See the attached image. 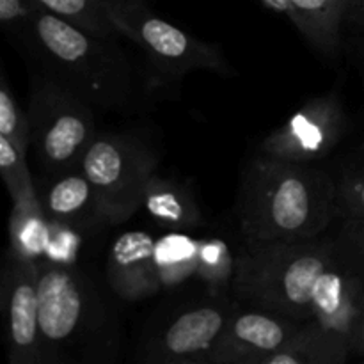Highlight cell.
I'll list each match as a JSON object with an SVG mask.
<instances>
[{
	"mask_svg": "<svg viewBox=\"0 0 364 364\" xmlns=\"http://www.w3.org/2000/svg\"><path fill=\"white\" fill-rule=\"evenodd\" d=\"M238 219L249 249L318 238L340 219L336 180L311 162L262 153L242 176Z\"/></svg>",
	"mask_w": 364,
	"mask_h": 364,
	"instance_id": "6da1fadb",
	"label": "cell"
},
{
	"mask_svg": "<svg viewBox=\"0 0 364 364\" xmlns=\"http://www.w3.org/2000/svg\"><path fill=\"white\" fill-rule=\"evenodd\" d=\"M20 34L38 57L43 75L59 80L95 109L128 110L132 107L137 82L117 36L85 31L39 7Z\"/></svg>",
	"mask_w": 364,
	"mask_h": 364,
	"instance_id": "7a4b0ae2",
	"label": "cell"
},
{
	"mask_svg": "<svg viewBox=\"0 0 364 364\" xmlns=\"http://www.w3.org/2000/svg\"><path fill=\"white\" fill-rule=\"evenodd\" d=\"M345 256L336 237L249 249L235 263V290L259 308L318 322Z\"/></svg>",
	"mask_w": 364,
	"mask_h": 364,
	"instance_id": "3957f363",
	"label": "cell"
},
{
	"mask_svg": "<svg viewBox=\"0 0 364 364\" xmlns=\"http://www.w3.org/2000/svg\"><path fill=\"white\" fill-rule=\"evenodd\" d=\"M31 148L39 167L63 174L82 167L96 137L95 107L48 75L32 78L28 102Z\"/></svg>",
	"mask_w": 364,
	"mask_h": 364,
	"instance_id": "277c9868",
	"label": "cell"
},
{
	"mask_svg": "<svg viewBox=\"0 0 364 364\" xmlns=\"http://www.w3.org/2000/svg\"><path fill=\"white\" fill-rule=\"evenodd\" d=\"M159 159L137 139L96 134L82 160V169L95 188L103 220L119 224L134 215L144 201Z\"/></svg>",
	"mask_w": 364,
	"mask_h": 364,
	"instance_id": "5b68a950",
	"label": "cell"
},
{
	"mask_svg": "<svg viewBox=\"0 0 364 364\" xmlns=\"http://www.w3.org/2000/svg\"><path fill=\"white\" fill-rule=\"evenodd\" d=\"M103 4L119 36L135 43L162 73L171 77L199 70L231 73L219 46L201 41L156 16L142 0H103Z\"/></svg>",
	"mask_w": 364,
	"mask_h": 364,
	"instance_id": "8992f818",
	"label": "cell"
},
{
	"mask_svg": "<svg viewBox=\"0 0 364 364\" xmlns=\"http://www.w3.org/2000/svg\"><path fill=\"white\" fill-rule=\"evenodd\" d=\"M39 265L11 251L2 277V315L7 359L11 364L45 363V341L39 329Z\"/></svg>",
	"mask_w": 364,
	"mask_h": 364,
	"instance_id": "52a82bcc",
	"label": "cell"
},
{
	"mask_svg": "<svg viewBox=\"0 0 364 364\" xmlns=\"http://www.w3.org/2000/svg\"><path fill=\"white\" fill-rule=\"evenodd\" d=\"M347 117L334 96H318L302 105L263 141L265 155L295 162L326 159L343 139Z\"/></svg>",
	"mask_w": 364,
	"mask_h": 364,
	"instance_id": "ba28073f",
	"label": "cell"
},
{
	"mask_svg": "<svg viewBox=\"0 0 364 364\" xmlns=\"http://www.w3.org/2000/svg\"><path fill=\"white\" fill-rule=\"evenodd\" d=\"M233 304H203L178 315L148 350L146 361L159 364H212Z\"/></svg>",
	"mask_w": 364,
	"mask_h": 364,
	"instance_id": "9c48e42d",
	"label": "cell"
},
{
	"mask_svg": "<svg viewBox=\"0 0 364 364\" xmlns=\"http://www.w3.org/2000/svg\"><path fill=\"white\" fill-rule=\"evenodd\" d=\"M302 322L272 309H235L212 364H262L291 340Z\"/></svg>",
	"mask_w": 364,
	"mask_h": 364,
	"instance_id": "30bf717a",
	"label": "cell"
},
{
	"mask_svg": "<svg viewBox=\"0 0 364 364\" xmlns=\"http://www.w3.org/2000/svg\"><path fill=\"white\" fill-rule=\"evenodd\" d=\"M39 329L45 348L66 343L85 320L87 299L82 279L63 263H38Z\"/></svg>",
	"mask_w": 364,
	"mask_h": 364,
	"instance_id": "8fae6325",
	"label": "cell"
},
{
	"mask_svg": "<svg viewBox=\"0 0 364 364\" xmlns=\"http://www.w3.org/2000/svg\"><path fill=\"white\" fill-rule=\"evenodd\" d=\"M110 288L127 301L155 295L164 284L159 244L144 231H128L110 245L107 258Z\"/></svg>",
	"mask_w": 364,
	"mask_h": 364,
	"instance_id": "7c38bea8",
	"label": "cell"
},
{
	"mask_svg": "<svg viewBox=\"0 0 364 364\" xmlns=\"http://www.w3.org/2000/svg\"><path fill=\"white\" fill-rule=\"evenodd\" d=\"M348 11L350 0H287L288 18L326 59H336L343 48Z\"/></svg>",
	"mask_w": 364,
	"mask_h": 364,
	"instance_id": "4fadbf2b",
	"label": "cell"
},
{
	"mask_svg": "<svg viewBox=\"0 0 364 364\" xmlns=\"http://www.w3.org/2000/svg\"><path fill=\"white\" fill-rule=\"evenodd\" d=\"M352 352V340L345 334L306 322L284 347L267 355L262 364H341Z\"/></svg>",
	"mask_w": 364,
	"mask_h": 364,
	"instance_id": "5bb4252c",
	"label": "cell"
},
{
	"mask_svg": "<svg viewBox=\"0 0 364 364\" xmlns=\"http://www.w3.org/2000/svg\"><path fill=\"white\" fill-rule=\"evenodd\" d=\"M39 203L50 224H73L87 213L100 217L95 188L82 167L57 174L39 196Z\"/></svg>",
	"mask_w": 364,
	"mask_h": 364,
	"instance_id": "9a60e30c",
	"label": "cell"
},
{
	"mask_svg": "<svg viewBox=\"0 0 364 364\" xmlns=\"http://www.w3.org/2000/svg\"><path fill=\"white\" fill-rule=\"evenodd\" d=\"M142 208L156 223L174 228V230L194 228L201 220V213L196 205L194 196L178 181L159 178L156 174L146 188Z\"/></svg>",
	"mask_w": 364,
	"mask_h": 364,
	"instance_id": "2e32d148",
	"label": "cell"
},
{
	"mask_svg": "<svg viewBox=\"0 0 364 364\" xmlns=\"http://www.w3.org/2000/svg\"><path fill=\"white\" fill-rule=\"evenodd\" d=\"M50 220L41 205L13 206L11 213V244L16 255L34 259L43 255L50 242Z\"/></svg>",
	"mask_w": 364,
	"mask_h": 364,
	"instance_id": "e0dca14e",
	"label": "cell"
},
{
	"mask_svg": "<svg viewBox=\"0 0 364 364\" xmlns=\"http://www.w3.org/2000/svg\"><path fill=\"white\" fill-rule=\"evenodd\" d=\"M0 173L13 199V206L41 205L28 171L27 151L6 137H0Z\"/></svg>",
	"mask_w": 364,
	"mask_h": 364,
	"instance_id": "ac0fdd59",
	"label": "cell"
},
{
	"mask_svg": "<svg viewBox=\"0 0 364 364\" xmlns=\"http://www.w3.org/2000/svg\"><path fill=\"white\" fill-rule=\"evenodd\" d=\"M39 9L71 21L85 31L103 36H119L107 14L103 0H32Z\"/></svg>",
	"mask_w": 364,
	"mask_h": 364,
	"instance_id": "d6986e66",
	"label": "cell"
},
{
	"mask_svg": "<svg viewBox=\"0 0 364 364\" xmlns=\"http://www.w3.org/2000/svg\"><path fill=\"white\" fill-rule=\"evenodd\" d=\"M0 137L9 139L13 144L28 153V148H31L28 114L23 112L18 105V100L14 98L4 77L0 84Z\"/></svg>",
	"mask_w": 364,
	"mask_h": 364,
	"instance_id": "ffe728a7",
	"label": "cell"
},
{
	"mask_svg": "<svg viewBox=\"0 0 364 364\" xmlns=\"http://www.w3.org/2000/svg\"><path fill=\"white\" fill-rule=\"evenodd\" d=\"M340 219L364 220V173H345L336 180Z\"/></svg>",
	"mask_w": 364,
	"mask_h": 364,
	"instance_id": "44dd1931",
	"label": "cell"
},
{
	"mask_svg": "<svg viewBox=\"0 0 364 364\" xmlns=\"http://www.w3.org/2000/svg\"><path fill=\"white\" fill-rule=\"evenodd\" d=\"M336 240L345 259L364 279V220L341 219Z\"/></svg>",
	"mask_w": 364,
	"mask_h": 364,
	"instance_id": "7402d4cb",
	"label": "cell"
},
{
	"mask_svg": "<svg viewBox=\"0 0 364 364\" xmlns=\"http://www.w3.org/2000/svg\"><path fill=\"white\" fill-rule=\"evenodd\" d=\"M36 6L32 0H0V21L4 27H13L20 34L34 16Z\"/></svg>",
	"mask_w": 364,
	"mask_h": 364,
	"instance_id": "603a6c76",
	"label": "cell"
},
{
	"mask_svg": "<svg viewBox=\"0 0 364 364\" xmlns=\"http://www.w3.org/2000/svg\"><path fill=\"white\" fill-rule=\"evenodd\" d=\"M350 340L354 355H361V358H364V297L361 299V304H359L354 326H352Z\"/></svg>",
	"mask_w": 364,
	"mask_h": 364,
	"instance_id": "cb8c5ba5",
	"label": "cell"
},
{
	"mask_svg": "<svg viewBox=\"0 0 364 364\" xmlns=\"http://www.w3.org/2000/svg\"><path fill=\"white\" fill-rule=\"evenodd\" d=\"M347 23L364 27V0H354V2H352Z\"/></svg>",
	"mask_w": 364,
	"mask_h": 364,
	"instance_id": "d4e9b609",
	"label": "cell"
},
{
	"mask_svg": "<svg viewBox=\"0 0 364 364\" xmlns=\"http://www.w3.org/2000/svg\"><path fill=\"white\" fill-rule=\"evenodd\" d=\"M354 57L358 59L359 68H361V71L364 75V34L359 36L358 41L354 39Z\"/></svg>",
	"mask_w": 364,
	"mask_h": 364,
	"instance_id": "484cf974",
	"label": "cell"
},
{
	"mask_svg": "<svg viewBox=\"0 0 364 364\" xmlns=\"http://www.w3.org/2000/svg\"><path fill=\"white\" fill-rule=\"evenodd\" d=\"M267 7L274 11H279V13H287V0H262Z\"/></svg>",
	"mask_w": 364,
	"mask_h": 364,
	"instance_id": "4316f807",
	"label": "cell"
},
{
	"mask_svg": "<svg viewBox=\"0 0 364 364\" xmlns=\"http://www.w3.org/2000/svg\"><path fill=\"white\" fill-rule=\"evenodd\" d=\"M352 2H354V0H350V7H352ZM348 13H350V11H348Z\"/></svg>",
	"mask_w": 364,
	"mask_h": 364,
	"instance_id": "83f0119b",
	"label": "cell"
}]
</instances>
